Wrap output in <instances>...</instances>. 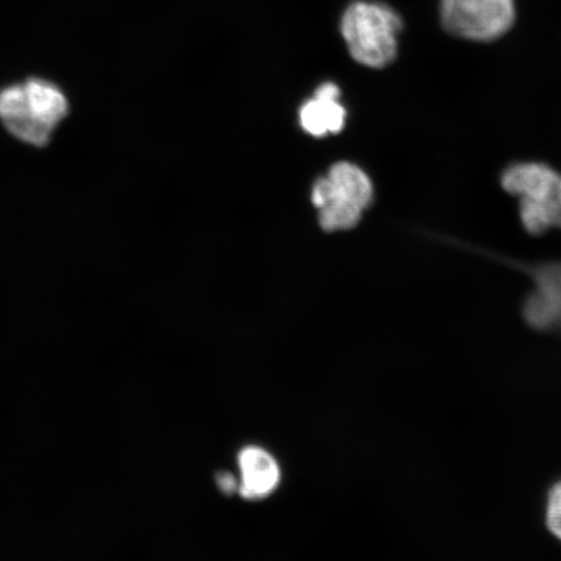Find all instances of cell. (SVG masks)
Instances as JSON below:
<instances>
[{"instance_id": "8992f818", "label": "cell", "mask_w": 561, "mask_h": 561, "mask_svg": "<svg viewBox=\"0 0 561 561\" xmlns=\"http://www.w3.org/2000/svg\"><path fill=\"white\" fill-rule=\"evenodd\" d=\"M240 494L245 501H262L278 489L283 472L277 459L262 446L249 445L238 454Z\"/></svg>"}, {"instance_id": "52a82bcc", "label": "cell", "mask_w": 561, "mask_h": 561, "mask_svg": "<svg viewBox=\"0 0 561 561\" xmlns=\"http://www.w3.org/2000/svg\"><path fill=\"white\" fill-rule=\"evenodd\" d=\"M339 100L340 89L334 83L321 85L316 90L313 100L300 110L301 128L314 137L340 133L345 126L346 111Z\"/></svg>"}, {"instance_id": "3957f363", "label": "cell", "mask_w": 561, "mask_h": 561, "mask_svg": "<svg viewBox=\"0 0 561 561\" xmlns=\"http://www.w3.org/2000/svg\"><path fill=\"white\" fill-rule=\"evenodd\" d=\"M341 31L357 62L383 68L396 59L402 20L386 4L356 2L343 15Z\"/></svg>"}, {"instance_id": "8fae6325", "label": "cell", "mask_w": 561, "mask_h": 561, "mask_svg": "<svg viewBox=\"0 0 561 561\" xmlns=\"http://www.w3.org/2000/svg\"><path fill=\"white\" fill-rule=\"evenodd\" d=\"M216 485L222 494L233 495L240 490V480L230 472H219L216 474Z\"/></svg>"}, {"instance_id": "5b68a950", "label": "cell", "mask_w": 561, "mask_h": 561, "mask_svg": "<svg viewBox=\"0 0 561 561\" xmlns=\"http://www.w3.org/2000/svg\"><path fill=\"white\" fill-rule=\"evenodd\" d=\"M442 23L459 37L491 41L506 33L515 20L512 0H442Z\"/></svg>"}, {"instance_id": "277c9868", "label": "cell", "mask_w": 561, "mask_h": 561, "mask_svg": "<svg viewBox=\"0 0 561 561\" xmlns=\"http://www.w3.org/2000/svg\"><path fill=\"white\" fill-rule=\"evenodd\" d=\"M500 259L520 270L531 280V290L522 308L526 324L533 331L561 335V261L524 263Z\"/></svg>"}, {"instance_id": "ba28073f", "label": "cell", "mask_w": 561, "mask_h": 561, "mask_svg": "<svg viewBox=\"0 0 561 561\" xmlns=\"http://www.w3.org/2000/svg\"><path fill=\"white\" fill-rule=\"evenodd\" d=\"M312 202L319 209L320 226L327 231L353 229L360 221L363 209L335 196L328 178L316 181Z\"/></svg>"}, {"instance_id": "7a4b0ae2", "label": "cell", "mask_w": 561, "mask_h": 561, "mask_svg": "<svg viewBox=\"0 0 561 561\" xmlns=\"http://www.w3.org/2000/svg\"><path fill=\"white\" fill-rule=\"evenodd\" d=\"M503 191L518 201V217L531 236L561 230V172L542 161H516L501 173Z\"/></svg>"}, {"instance_id": "30bf717a", "label": "cell", "mask_w": 561, "mask_h": 561, "mask_svg": "<svg viewBox=\"0 0 561 561\" xmlns=\"http://www.w3.org/2000/svg\"><path fill=\"white\" fill-rule=\"evenodd\" d=\"M545 525L552 538L561 543V477L547 490Z\"/></svg>"}, {"instance_id": "6da1fadb", "label": "cell", "mask_w": 561, "mask_h": 561, "mask_svg": "<svg viewBox=\"0 0 561 561\" xmlns=\"http://www.w3.org/2000/svg\"><path fill=\"white\" fill-rule=\"evenodd\" d=\"M69 103L55 83L31 79L0 91V121L25 144L46 146L68 115Z\"/></svg>"}, {"instance_id": "9c48e42d", "label": "cell", "mask_w": 561, "mask_h": 561, "mask_svg": "<svg viewBox=\"0 0 561 561\" xmlns=\"http://www.w3.org/2000/svg\"><path fill=\"white\" fill-rule=\"evenodd\" d=\"M332 185V192L341 199L366 209L374 199V186L366 173L359 167L346 163H336L327 175Z\"/></svg>"}]
</instances>
